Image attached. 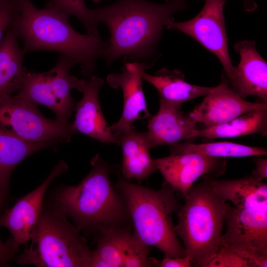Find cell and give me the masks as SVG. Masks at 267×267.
<instances>
[{
	"instance_id": "1",
	"label": "cell",
	"mask_w": 267,
	"mask_h": 267,
	"mask_svg": "<svg viewBox=\"0 0 267 267\" xmlns=\"http://www.w3.org/2000/svg\"><path fill=\"white\" fill-rule=\"evenodd\" d=\"M186 8L180 0L164 4L146 0H119L110 5L91 9L92 20L108 27L110 37L104 52L108 63L124 56L142 58L153 53L164 27L173 15Z\"/></svg>"
},
{
	"instance_id": "2",
	"label": "cell",
	"mask_w": 267,
	"mask_h": 267,
	"mask_svg": "<svg viewBox=\"0 0 267 267\" xmlns=\"http://www.w3.org/2000/svg\"><path fill=\"white\" fill-rule=\"evenodd\" d=\"M17 10L8 28L23 42L24 52L48 50L74 60L82 74L90 76L98 59L104 57L106 42L100 37L75 31L69 15L44 8H37L31 0H16Z\"/></svg>"
},
{
	"instance_id": "3",
	"label": "cell",
	"mask_w": 267,
	"mask_h": 267,
	"mask_svg": "<svg viewBox=\"0 0 267 267\" xmlns=\"http://www.w3.org/2000/svg\"><path fill=\"white\" fill-rule=\"evenodd\" d=\"M91 165V170L79 184L56 191L52 206L70 218L81 231L98 236L127 226L131 219L125 200L110 181L106 163L96 155Z\"/></svg>"
},
{
	"instance_id": "4",
	"label": "cell",
	"mask_w": 267,
	"mask_h": 267,
	"mask_svg": "<svg viewBox=\"0 0 267 267\" xmlns=\"http://www.w3.org/2000/svg\"><path fill=\"white\" fill-rule=\"evenodd\" d=\"M115 187L125 201L137 239L164 256H187L172 221L173 213L178 214L181 206L170 186L154 190L121 178Z\"/></svg>"
},
{
	"instance_id": "5",
	"label": "cell",
	"mask_w": 267,
	"mask_h": 267,
	"mask_svg": "<svg viewBox=\"0 0 267 267\" xmlns=\"http://www.w3.org/2000/svg\"><path fill=\"white\" fill-rule=\"evenodd\" d=\"M175 226L192 267H205L221 242L226 201L218 196L206 180L192 185L184 198Z\"/></svg>"
},
{
	"instance_id": "6",
	"label": "cell",
	"mask_w": 267,
	"mask_h": 267,
	"mask_svg": "<svg viewBox=\"0 0 267 267\" xmlns=\"http://www.w3.org/2000/svg\"><path fill=\"white\" fill-rule=\"evenodd\" d=\"M80 232L62 212L43 206L31 245L16 262L38 267H89L92 251Z\"/></svg>"
},
{
	"instance_id": "7",
	"label": "cell",
	"mask_w": 267,
	"mask_h": 267,
	"mask_svg": "<svg viewBox=\"0 0 267 267\" xmlns=\"http://www.w3.org/2000/svg\"><path fill=\"white\" fill-rule=\"evenodd\" d=\"M75 65L72 58L60 54L55 66L48 71L36 73L27 70L21 89L14 96L37 105H44L54 112L56 120L70 124L75 105L71 91L74 89L78 90L84 81L70 74Z\"/></svg>"
},
{
	"instance_id": "8",
	"label": "cell",
	"mask_w": 267,
	"mask_h": 267,
	"mask_svg": "<svg viewBox=\"0 0 267 267\" xmlns=\"http://www.w3.org/2000/svg\"><path fill=\"white\" fill-rule=\"evenodd\" d=\"M226 228L221 244L234 250L254 267H267V205L232 207L226 211Z\"/></svg>"
},
{
	"instance_id": "9",
	"label": "cell",
	"mask_w": 267,
	"mask_h": 267,
	"mask_svg": "<svg viewBox=\"0 0 267 267\" xmlns=\"http://www.w3.org/2000/svg\"><path fill=\"white\" fill-rule=\"evenodd\" d=\"M0 128L32 142L68 141L75 132L71 124L47 119L37 105L14 96L0 102Z\"/></svg>"
},
{
	"instance_id": "10",
	"label": "cell",
	"mask_w": 267,
	"mask_h": 267,
	"mask_svg": "<svg viewBox=\"0 0 267 267\" xmlns=\"http://www.w3.org/2000/svg\"><path fill=\"white\" fill-rule=\"evenodd\" d=\"M200 12L190 20L176 22L166 28L177 29L201 44L219 58L232 88L235 83V66L231 63L227 47V39L223 9L226 0H204Z\"/></svg>"
},
{
	"instance_id": "11",
	"label": "cell",
	"mask_w": 267,
	"mask_h": 267,
	"mask_svg": "<svg viewBox=\"0 0 267 267\" xmlns=\"http://www.w3.org/2000/svg\"><path fill=\"white\" fill-rule=\"evenodd\" d=\"M154 160L166 183L183 198L199 178L218 177L225 172L226 165L225 158L193 152L171 154Z\"/></svg>"
},
{
	"instance_id": "12",
	"label": "cell",
	"mask_w": 267,
	"mask_h": 267,
	"mask_svg": "<svg viewBox=\"0 0 267 267\" xmlns=\"http://www.w3.org/2000/svg\"><path fill=\"white\" fill-rule=\"evenodd\" d=\"M68 169L60 161L37 188L18 199L11 207L0 214V226L9 230L16 245H27L31 240L43 207L44 194L51 182Z\"/></svg>"
},
{
	"instance_id": "13",
	"label": "cell",
	"mask_w": 267,
	"mask_h": 267,
	"mask_svg": "<svg viewBox=\"0 0 267 267\" xmlns=\"http://www.w3.org/2000/svg\"><path fill=\"white\" fill-rule=\"evenodd\" d=\"M266 109L267 103L250 102L239 96L229 86L225 76L188 116L197 124L209 127L225 123L250 112Z\"/></svg>"
},
{
	"instance_id": "14",
	"label": "cell",
	"mask_w": 267,
	"mask_h": 267,
	"mask_svg": "<svg viewBox=\"0 0 267 267\" xmlns=\"http://www.w3.org/2000/svg\"><path fill=\"white\" fill-rule=\"evenodd\" d=\"M144 62H127L119 73H111L106 79L109 86L120 88L124 97V107L118 122L110 126L117 135L135 129L132 126L136 120L151 117L148 111L142 88V74L147 68Z\"/></svg>"
},
{
	"instance_id": "15",
	"label": "cell",
	"mask_w": 267,
	"mask_h": 267,
	"mask_svg": "<svg viewBox=\"0 0 267 267\" xmlns=\"http://www.w3.org/2000/svg\"><path fill=\"white\" fill-rule=\"evenodd\" d=\"M104 84L101 78L91 76L84 80L79 89L82 99L76 104L73 129L102 143L118 144V136L114 134L105 120L99 104V92Z\"/></svg>"
},
{
	"instance_id": "16",
	"label": "cell",
	"mask_w": 267,
	"mask_h": 267,
	"mask_svg": "<svg viewBox=\"0 0 267 267\" xmlns=\"http://www.w3.org/2000/svg\"><path fill=\"white\" fill-rule=\"evenodd\" d=\"M157 113L150 118L146 133L151 149L196 137L197 123L178 108L159 99Z\"/></svg>"
},
{
	"instance_id": "17",
	"label": "cell",
	"mask_w": 267,
	"mask_h": 267,
	"mask_svg": "<svg viewBox=\"0 0 267 267\" xmlns=\"http://www.w3.org/2000/svg\"><path fill=\"white\" fill-rule=\"evenodd\" d=\"M234 49L240 54V60L235 67L232 89L243 98L254 95L267 103V64L258 52L255 41H239Z\"/></svg>"
},
{
	"instance_id": "18",
	"label": "cell",
	"mask_w": 267,
	"mask_h": 267,
	"mask_svg": "<svg viewBox=\"0 0 267 267\" xmlns=\"http://www.w3.org/2000/svg\"><path fill=\"white\" fill-rule=\"evenodd\" d=\"M118 136V144L121 147L123 160L122 173L124 178L139 181L148 178L156 170L150 156L151 149L146 133L133 130Z\"/></svg>"
},
{
	"instance_id": "19",
	"label": "cell",
	"mask_w": 267,
	"mask_h": 267,
	"mask_svg": "<svg viewBox=\"0 0 267 267\" xmlns=\"http://www.w3.org/2000/svg\"><path fill=\"white\" fill-rule=\"evenodd\" d=\"M57 143L56 141L30 142L11 131L0 128V194L8 198L11 174L22 161L33 153Z\"/></svg>"
},
{
	"instance_id": "20",
	"label": "cell",
	"mask_w": 267,
	"mask_h": 267,
	"mask_svg": "<svg viewBox=\"0 0 267 267\" xmlns=\"http://www.w3.org/2000/svg\"><path fill=\"white\" fill-rule=\"evenodd\" d=\"M142 79L157 89L159 99L179 109L184 102L206 95L213 88L189 84L181 71L166 67L153 75L144 72Z\"/></svg>"
},
{
	"instance_id": "21",
	"label": "cell",
	"mask_w": 267,
	"mask_h": 267,
	"mask_svg": "<svg viewBox=\"0 0 267 267\" xmlns=\"http://www.w3.org/2000/svg\"><path fill=\"white\" fill-rule=\"evenodd\" d=\"M205 179L218 196L231 202L236 207L267 205V183L252 176L236 179Z\"/></svg>"
},
{
	"instance_id": "22",
	"label": "cell",
	"mask_w": 267,
	"mask_h": 267,
	"mask_svg": "<svg viewBox=\"0 0 267 267\" xmlns=\"http://www.w3.org/2000/svg\"><path fill=\"white\" fill-rule=\"evenodd\" d=\"M17 39L7 28L0 44V102L19 90L27 71Z\"/></svg>"
},
{
	"instance_id": "23",
	"label": "cell",
	"mask_w": 267,
	"mask_h": 267,
	"mask_svg": "<svg viewBox=\"0 0 267 267\" xmlns=\"http://www.w3.org/2000/svg\"><path fill=\"white\" fill-rule=\"evenodd\" d=\"M256 134L267 135V109L250 112L225 123L198 129L196 137L214 139Z\"/></svg>"
},
{
	"instance_id": "24",
	"label": "cell",
	"mask_w": 267,
	"mask_h": 267,
	"mask_svg": "<svg viewBox=\"0 0 267 267\" xmlns=\"http://www.w3.org/2000/svg\"><path fill=\"white\" fill-rule=\"evenodd\" d=\"M132 234L129 226H126L109 230L98 235L89 267H121Z\"/></svg>"
},
{
	"instance_id": "25",
	"label": "cell",
	"mask_w": 267,
	"mask_h": 267,
	"mask_svg": "<svg viewBox=\"0 0 267 267\" xmlns=\"http://www.w3.org/2000/svg\"><path fill=\"white\" fill-rule=\"evenodd\" d=\"M171 154L193 152L215 158L244 157L265 156L266 148L228 141L196 144L189 142L170 145Z\"/></svg>"
},
{
	"instance_id": "26",
	"label": "cell",
	"mask_w": 267,
	"mask_h": 267,
	"mask_svg": "<svg viewBox=\"0 0 267 267\" xmlns=\"http://www.w3.org/2000/svg\"><path fill=\"white\" fill-rule=\"evenodd\" d=\"M45 8L76 16L83 23L88 34L100 37L97 24L92 20L91 9L87 7L84 0H49Z\"/></svg>"
},
{
	"instance_id": "27",
	"label": "cell",
	"mask_w": 267,
	"mask_h": 267,
	"mask_svg": "<svg viewBox=\"0 0 267 267\" xmlns=\"http://www.w3.org/2000/svg\"><path fill=\"white\" fill-rule=\"evenodd\" d=\"M148 246L132 234L127 244L121 267H152Z\"/></svg>"
},
{
	"instance_id": "28",
	"label": "cell",
	"mask_w": 267,
	"mask_h": 267,
	"mask_svg": "<svg viewBox=\"0 0 267 267\" xmlns=\"http://www.w3.org/2000/svg\"><path fill=\"white\" fill-rule=\"evenodd\" d=\"M205 267H254L248 259L230 248L221 244L215 256Z\"/></svg>"
},
{
	"instance_id": "29",
	"label": "cell",
	"mask_w": 267,
	"mask_h": 267,
	"mask_svg": "<svg viewBox=\"0 0 267 267\" xmlns=\"http://www.w3.org/2000/svg\"><path fill=\"white\" fill-rule=\"evenodd\" d=\"M17 10L16 0H4L0 4V44L10 22Z\"/></svg>"
},
{
	"instance_id": "30",
	"label": "cell",
	"mask_w": 267,
	"mask_h": 267,
	"mask_svg": "<svg viewBox=\"0 0 267 267\" xmlns=\"http://www.w3.org/2000/svg\"><path fill=\"white\" fill-rule=\"evenodd\" d=\"M152 266L158 267H192L191 262L187 256L173 257L164 256L159 261L154 257H150Z\"/></svg>"
},
{
	"instance_id": "31",
	"label": "cell",
	"mask_w": 267,
	"mask_h": 267,
	"mask_svg": "<svg viewBox=\"0 0 267 267\" xmlns=\"http://www.w3.org/2000/svg\"><path fill=\"white\" fill-rule=\"evenodd\" d=\"M18 247L10 236L7 241L2 242L0 237V265L6 266L13 258Z\"/></svg>"
},
{
	"instance_id": "32",
	"label": "cell",
	"mask_w": 267,
	"mask_h": 267,
	"mask_svg": "<svg viewBox=\"0 0 267 267\" xmlns=\"http://www.w3.org/2000/svg\"><path fill=\"white\" fill-rule=\"evenodd\" d=\"M261 156H256L254 160L256 167L252 176L259 180L263 181L267 178V159Z\"/></svg>"
},
{
	"instance_id": "33",
	"label": "cell",
	"mask_w": 267,
	"mask_h": 267,
	"mask_svg": "<svg viewBox=\"0 0 267 267\" xmlns=\"http://www.w3.org/2000/svg\"><path fill=\"white\" fill-rule=\"evenodd\" d=\"M184 1L185 0H181ZM244 3V8L246 11H252L254 10L256 7L257 5L251 0H243Z\"/></svg>"
},
{
	"instance_id": "34",
	"label": "cell",
	"mask_w": 267,
	"mask_h": 267,
	"mask_svg": "<svg viewBox=\"0 0 267 267\" xmlns=\"http://www.w3.org/2000/svg\"><path fill=\"white\" fill-rule=\"evenodd\" d=\"M7 198L0 194V208L3 206L7 200Z\"/></svg>"
},
{
	"instance_id": "35",
	"label": "cell",
	"mask_w": 267,
	"mask_h": 267,
	"mask_svg": "<svg viewBox=\"0 0 267 267\" xmlns=\"http://www.w3.org/2000/svg\"><path fill=\"white\" fill-rule=\"evenodd\" d=\"M94 2H99L103 0H92Z\"/></svg>"
},
{
	"instance_id": "36",
	"label": "cell",
	"mask_w": 267,
	"mask_h": 267,
	"mask_svg": "<svg viewBox=\"0 0 267 267\" xmlns=\"http://www.w3.org/2000/svg\"><path fill=\"white\" fill-rule=\"evenodd\" d=\"M4 1V0H0V4H1V3H2L3 2V1Z\"/></svg>"
}]
</instances>
